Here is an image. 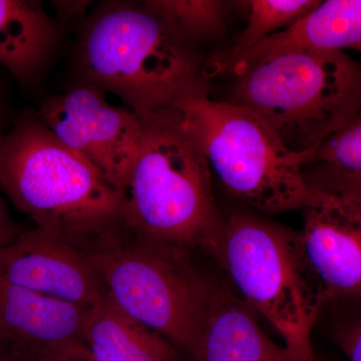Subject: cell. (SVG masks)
<instances>
[{"instance_id": "cell-1", "label": "cell", "mask_w": 361, "mask_h": 361, "mask_svg": "<svg viewBox=\"0 0 361 361\" xmlns=\"http://www.w3.org/2000/svg\"><path fill=\"white\" fill-rule=\"evenodd\" d=\"M142 123L139 154L121 193V227L141 238L213 255L225 217L200 146L174 108Z\"/></svg>"}, {"instance_id": "cell-2", "label": "cell", "mask_w": 361, "mask_h": 361, "mask_svg": "<svg viewBox=\"0 0 361 361\" xmlns=\"http://www.w3.org/2000/svg\"><path fill=\"white\" fill-rule=\"evenodd\" d=\"M78 59L85 82L120 97L142 120L172 110L206 80L205 59L142 4H102L82 27Z\"/></svg>"}, {"instance_id": "cell-3", "label": "cell", "mask_w": 361, "mask_h": 361, "mask_svg": "<svg viewBox=\"0 0 361 361\" xmlns=\"http://www.w3.org/2000/svg\"><path fill=\"white\" fill-rule=\"evenodd\" d=\"M0 189L37 228L82 249L120 225V193L39 116L0 135Z\"/></svg>"}, {"instance_id": "cell-4", "label": "cell", "mask_w": 361, "mask_h": 361, "mask_svg": "<svg viewBox=\"0 0 361 361\" xmlns=\"http://www.w3.org/2000/svg\"><path fill=\"white\" fill-rule=\"evenodd\" d=\"M212 175L234 198L258 212L300 211L311 193L303 165L254 111L210 97L204 80L175 104Z\"/></svg>"}, {"instance_id": "cell-5", "label": "cell", "mask_w": 361, "mask_h": 361, "mask_svg": "<svg viewBox=\"0 0 361 361\" xmlns=\"http://www.w3.org/2000/svg\"><path fill=\"white\" fill-rule=\"evenodd\" d=\"M230 75V102L254 111L307 158L361 106V68L344 52H281Z\"/></svg>"}, {"instance_id": "cell-6", "label": "cell", "mask_w": 361, "mask_h": 361, "mask_svg": "<svg viewBox=\"0 0 361 361\" xmlns=\"http://www.w3.org/2000/svg\"><path fill=\"white\" fill-rule=\"evenodd\" d=\"M84 250L114 302L191 357L215 286L192 252L135 236L121 225Z\"/></svg>"}, {"instance_id": "cell-7", "label": "cell", "mask_w": 361, "mask_h": 361, "mask_svg": "<svg viewBox=\"0 0 361 361\" xmlns=\"http://www.w3.org/2000/svg\"><path fill=\"white\" fill-rule=\"evenodd\" d=\"M212 256L235 293L277 330L288 353L315 361L311 331L323 302L299 232L254 214H230Z\"/></svg>"}, {"instance_id": "cell-8", "label": "cell", "mask_w": 361, "mask_h": 361, "mask_svg": "<svg viewBox=\"0 0 361 361\" xmlns=\"http://www.w3.org/2000/svg\"><path fill=\"white\" fill-rule=\"evenodd\" d=\"M39 118L122 193L141 147L139 116L109 103L104 90L84 82L47 97Z\"/></svg>"}, {"instance_id": "cell-9", "label": "cell", "mask_w": 361, "mask_h": 361, "mask_svg": "<svg viewBox=\"0 0 361 361\" xmlns=\"http://www.w3.org/2000/svg\"><path fill=\"white\" fill-rule=\"evenodd\" d=\"M304 257L323 305L361 298V198L311 189L301 209Z\"/></svg>"}, {"instance_id": "cell-10", "label": "cell", "mask_w": 361, "mask_h": 361, "mask_svg": "<svg viewBox=\"0 0 361 361\" xmlns=\"http://www.w3.org/2000/svg\"><path fill=\"white\" fill-rule=\"evenodd\" d=\"M0 276L16 286L84 308L106 293L84 249L37 227L21 232L0 250Z\"/></svg>"}, {"instance_id": "cell-11", "label": "cell", "mask_w": 361, "mask_h": 361, "mask_svg": "<svg viewBox=\"0 0 361 361\" xmlns=\"http://www.w3.org/2000/svg\"><path fill=\"white\" fill-rule=\"evenodd\" d=\"M85 310L0 276V346L18 360L32 361L45 349L82 341Z\"/></svg>"}, {"instance_id": "cell-12", "label": "cell", "mask_w": 361, "mask_h": 361, "mask_svg": "<svg viewBox=\"0 0 361 361\" xmlns=\"http://www.w3.org/2000/svg\"><path fill=\"white\" fill-rule=\"evenodd\" d=\"M361 52V0H327L287 30L257 44L225 51V68L238 70L289 51Z\"/></svg>"}, {"instance_id": "cell-13", "label": "cell", "mask_w": 361, "mask_h": 361, "mask_svg": "<svg viewBox=\"0 0 361 361\" xmlns=\"http://www.w3.org/2000/svg\"><path fill=\"white\" fill-rule=\"evenodd\" d=\"M284 349L271 341L236 293L215 281L192 361H274Z\"/></svg>"}, {"instance_id": "cell-14", "label": "cell", "mask_w": 361, "mask_h": 361, "mask_svg": "<svg viewBox=\"0 0 361 361\" xmlns=\"http://www.w3.org/2000/svg\"><path fill=\"white\" fill-rule=\"evenodd\" d=\"M80 339L97 361H180L183 355L118 307L108 293L85 308Z\"/></svg>"}, {"instance_id": "cell-15", "label": "cell", "mask_w": 361, "mask_h": 361, "mask_svg": "<svg viewBox=\"0 0 361 361\" xmlns=\"http://www.w3.org/2000/svg\"><path fill=\"white\" fill-rule=\"evenodd\" d=\"M59 28L42 4L0 0V66L32 82L56 49Z\"/></svg>"}, {"instance_id": "cell-16", "label": "cell", "mask_w": 361, "mask_h": 361, "mask_svg": "<svg viewBox=\"0 0 361 361\" xmlns=\"http://www.w3.org/2000/svg\"><path fill=\"white\" fill-rule=\"evenodd\" d=\"M303 173L311 189L361 198V106L306 158Z\"/></svg>"}, {"instance_id": "cell-17", "label": "cell", "mask_w": 361, "mask_h": 361, "mask_svg": "<svg viewBox=\"0 0 361 361\" xmlns=\"http://www.w3.org/2000/svg\"><path fill=\"white\" fill-rule=\"evenodd\" d=\"M142 4L193 47L222 35L230 6L220 0H147Z\"/></svg>"}, {"instance_id": "cell-18", "label": "cell", "mask_w": 361, "mask_h": 361, "mask_svg": "<svg viewBox=\"0 0 361 361\" xmlns=\"http://www.w3.org/2000/svg\"><path fill=\"white\" fill-rule=\"evenodd\" d=\"M233 4L242 8L247 21L245 30L233 47L244 49L295 25L320 0H247Z\"/></svg>"}, {"instance_id": "cell-19", "label": "cell", "mask_w": 361, "mask_h": 361, "mask_svg": "<svg viewBox=\"0 0 361 361\" xmlns=\"http://www.w3.org/2000/svg\"><path fill=\"white\" fill-rule=\"evenodd\" d=\"M32 361H97L82 341H70L45 349Z\"/></svg>"}, {"instance_id": "cell-20", "label": "cell", "mask_w": 361, "mask_h": 361, "mask_svg": "<svg viewBox=\"0 0 361 361\" xmlns=\"http://www.w3.org/2000/svg\"><path fill=\"white\" fill-rule=\"evenodd\" d=\"M336 341L349 361H361V322L339 332Z\"/></svg>"}, {"instance_id": "cell-21", "label": "cell", "mask_w": 361, "mask_h": 361, "mask_svg": "<svg viewBox=\"0 0 361 361\" xmlns=\"http://www.w3.org/2000/svg\"><path fill=\"white\" fill-rule=\"evenodd\" d=\"M21 232L23 231L11 219L6 203L0 198V250L13 243Z\"/></svg>"}, {"instance_id": "cell-22", "label": "cell", "mask_w": 361, "mask_h": 361, "mask_svg": "<svg viewBox=\"0 0 361 361\" xmlns=\"http://www.w3.org/2000/svg\"><path fill=\"white\" fill-rule=\"evenodd\" d=\"M89 1H56L54 6L56 11L63 18L68 20H78L84 18L87 13Z\"/></svg>"}, {"instance_id": "cell-23", "label": "cell", "mask_w": 361, "mask_h": 361, "mask_svg": "<svg viewBox=\"0 0 361 361\" xmlns=\"http://www.w3.org/2000/svg\"><path fill=\"white\" fill-rule=\"evenodd\" d=\"M274 361H298L295 360V358L293 357L290 355V353H288V350H287L286 348L284 349L283 353H282L281 355L279 356V357L277 358L276 360Z\"/></svg>"}, {"instance_id": "cell-24", "label": "cell", "mask_w": 361, "mask_h": 361, "mask_svg": "<svg viewBox=\"0 0 361 361\" xmlns=\"http://www.w3.org/2000/svg\"><path fill=\"white\" fill-rule=\"evenodd\" d=\"M11 356H13V355H11V353H9L6 348H2V346H0V361L8 360L9 358L11 357Z\"/></svg>"}, {"instance_id": "cell-25", "label": "cell", "mask_w": 361, "mask_h": 361, "mask_svg": "<svg viewBox=\"0 0 361 361\" xmlns=\"http://www.w3.org/2000/svg\"><path fill=\"white\" fill-rule=\"evenodd\" d=\"M6 361H23V360H18V358H16V357H14V356H11V358H9L8 360H6Z\"/></svg>"}]
</instances>
